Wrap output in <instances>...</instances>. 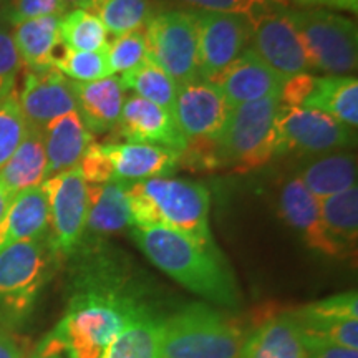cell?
<instances>
[{"mask_svg": "<svg viewBox=\"0 0 358 358\" xmlns=\"http://www.w3.org/2000/svg\"><path fill=\"white\" fill-rule=\"evenodd\" d=\"M75 254L73 292L53 332L69 358H101L122 327L151 303L127 262L103 243L80 245Z\"/></svg>", "mask_w": 358, "mask_h": 358, "instance_id": "1", "label": "cell"}, {"mask_svg": "<svg viewBox=\"0 0 358 358\" xmlns=\"http://www.w3.org/2000/svg\"><path fill=\"white\" fill-rule=\"evenodd\" d=\"M131 237L153 266L192 294L222 307L239 306V287L221 250L158 226L131 227Z\"/></svg>", "mask_w": 358, "mask_h": 358, "instance_id": "2", "label": "cell"}, {"mask_svg": "<svg viewBox=\"0 0 358 358\" xmlns=\"http://www.w3.org/2000/svg\"><path fill=\"white\" fill-rule=\"evenodd\" d=\"M131 226L166 227L191 237L206 249L219 250L209 226L211 194L189 179L151 178L128 185Z\"/></svg>", "mask_w": 358, "mask_h": 358, "instance_id": "3", "label": "cell"}, {"mask_svg": "<svg viewBox=\"0 0 358 358\" xmlns=\"http://www.w3.org/2000/svg\"><path fill=\"white\" fill-rule=\"evenodd\" d=\"M58 261L48 234L0 250V325L17 330L30 320Z\"/></svg>", "mask_w": 358, "mask_h": 358, "instance_id": "4", "label": "cell"}, {"mask_svg": "<svg viewBox=\"0 0 358 358\" xmlns=\"http://www.w3.org/2000/svg\"><path fill=\"white\" fill-rule=\"evenodd\" d=\"M243 330L208 303H191L163 319V358H239Z\"/></svg>", "mask_w": 358, "mask_h": 358, "instance_id": "5", "label": "cell"}, {"mask_svg": "<svg viewBox=\"0 0 358 358\" xmlns=\"http://www.w3.org/2000/svg\"><path fill=\"white\" fill-rule=\"evenodd\" d=\"M279 110L280 98H264L232 106L216 140L222 166L259 168L279 155Z\"/></svg>", "mask_w": 358, "mask_h": 358, "instance_id": "6", "label": "cell"}, {"mask_svg": "<svg viewBox=\"0 0 358 358\" xmlns=\"http://www.w3.org/2000/svg\"><path fill=\"white\" fill-rule=\"evenodd\" d=\"M287 17L312 69L335 77H345L357 70L358 35L352 19L322 8H287Z\"/></svg>", "mask_w": 358, "mask_h": 358, "instance_id": "7", "label": "cell"}, {"mask_svg": "<svg viewBox=\"0 0 358 358\" xmlns=\"http://www.w3.org/2000/svg\"><path fill=\"white\" fill-rule=\"evenodd\" d=\"M148 58L176 85L198 78V30L192 12L166 10L151 17L145 30Z\"/></svg>", "mask_w": 358, "mask_h": 358, "instance_id": "8", "label": "cell"}, {"mask_svg": "<svg viewBox=\"0 0 358 358\" xmlns=\"http://www.w3.org/2000/svg\"><path fill=\"white\" fill-rule=\"evenodd\" d=\"M48 199L50 227L48 241L58 259L71 257L82 244L90 213V189L77 168L58 173L43 181Z\"/></svg>", "mask_w": 358, "mask_h": 358, "instance_id": "9", "label": "cell"}, {"mask_svg": "<svg viewBox=\"0 0 358 358\" xmlns=\"http://www.w3.org/2000/svg\"><path fill=\"white\" fill-rule=\"evenodd\" d=\"M198 30V75L213 82L250 43L252 25L237 13L196 10Z\"/></svg>", "mask_w": 358, "mask_h": 358, "instance_id": "10", "label": "cell"}, {"mask_svg": "<svg viewBox=\"0 0 358 358\" xmlns=\"http://www.w3.org/2000/svg\"><path fill=\"white\" fill-rule=\"evenodd\" d=\"M279 155L299 151L306 155H322L352 146L350 128L332 116L312 108L285 106L280 103L277 116Z\"/></svg>", "mask_w": 358, "mask_h": 358, "instance_id": "11", "label": "cell"}, {"mask_svg": "<svg viewBox=\"0 0 358 358\" xmlns=\"http://www.w3.org/2000/svg\"><path fill=\"white\" fill-rule=\"evenodd\" d=\"M303 343H332L358 350L357 290L332 295L290 312Z\"/></svg>", "mask_w": 358, "mask_h": 358, "instance_id": "12", "label": "cell"}, {"mask_svg": "<svg viewBox=\"0 0 358 358\" xmlns=\"http://www.w3.org/2000/svg\"><path fill=\"white\" fill-rule=\"evenodd\" d=\"M250 45L272 70L287 80L310 73V62L306 55L299 35L287 17V6L274 7L250 22Z\"/></svg>", "mask_w": 358, "mask_h": 358, "instance_id": "13", "label": "cell"}, {"mask_svg": "<svg viewBox=\"0 0 358 358\" xmlns=\"http://www.w3.org/2000/svg\"><path fill=\"white\" fill-rule=\"evenodd\" d=\"M229 110L221 90L209 80L198 77L178 85L173 116L186 143L217 140Z\"/></svg>", "mask_w": 358, "mask_h": 358, "instance_id": "14", "label": "cell"}, {"mask_svg": "<svg viewBox=\"0 0 358 358\" xmlns=\"http://www.w3.org/2000/svg\"><path fill=\"white\" fill-rule=\"evenodd\" d=\"M27 127L43 131L53 120L77 111L71 80L55 69L27 71L22 92L17 93Z\"/></svg>", "mask_w": 358, "mask_h": 358, "instance_id": "15", "label": "cell"}, {"mask_svg": "<svg viewBox=\"0 0 358 358\" xmlns=\"http://www.w3.org/2000/svg\"><path fill=\"white\" fill-rule=\"evenodd\" d=\"M279 211L284 221L301 236L313 252L320 256L342 259L348 256L327 232L320 216L319 199L302 185L301 179L292 178L279 192Z\"/></svg>", "mask_w": 358, "mask_h": 358, "instance_id": "16", "label": "cell"}, {"mask_svg": "<svg viewBox=\"0 0 358 358\" xmlns=\"http://www.w3.org/2000/svg\"><path fill=\"white\" fill-rule=\"evenodd\" d=\"M284 82L285 80L250 48H245L213 80L229 108L264 98H280Z\"/></svg>", "mask_w": 358, "mask_h": 358, "instance_id": "17", "label": "cell"}, {"mask_svg": "<svg viewBox=\"0 0 358 358\" xmlns=\"http://www.w3.org/2000/svg\"><path fill=\"white\" fill-rule=\"evenodd\" d=\"M115 129L127 143L166 146L179 153L186 148V138L179 131L173 115L136 95L124 98Z\"/></svg>", "mask_w": 358, "mask_h": 358, "instance_id": "18", "label": "cell"}, {"mask_svg": "<svg viewBox=\"0 0 358 358\" xmlns=\"http://www.w3.org/2000/svg\"><path fill=\"white\" fill-rule=\"evenodd\" d=\"M103 151L113 168L115 181L138 182L151 178H169L179 166L176 150L146 143H106Z\"/></svg>", "mask_w": 358, "mask_h": 358, "instance_id": "19", "label": "cell"}, {"mask_svg": "<svg viewBox=\"0 0 358 358\" xmlns=\"http://www.w3.org/2000/svg\"><path fill=\"white\" fill-rule=\"evenodd\" d=\"M88 189L92 203L80 245L101 244L106 237L131 226L127 182L110 181L106 185H88Z\"/></svg>", "mask_w": 358, "mask_h": 358, "instance_id": "20", "label": "cell"}, {"mask_svg": "<svg viewBox=\"0 0 358 358\" xmlns=\"http://www.w3.org/2000/svg\"><path fill=\"white\" fill-rule=\"evenodd\" d=\"M77 113L92 134H101L116 128L124 103V90L120 77L95 80V82H71Z\"/></svg>", "mask_w": 358, "mask_h": 358, "instance_id": "21", "label": "cell"}, {"mask_svg": "<svg viewBox=\"0 0 358 358\" xmlns=\"http://www.w3.org/2000/svg\"><path fill=\"white\" fill-rule=\"evenodd\" d=\"M50 209L42 186L22 191L8 204L0 221V250L24 241L40 239L48 234Z\"/></svg>", "mask_w": 358, "mask_h": 358, "instance_id": "22", "label": "cell"}, {"mask_svg": "<svg viewBox=\"0 0 358 358\" xmlns=\"http://www.w3.org/2000/svg\"><path fill=\"white\" fill-rule=\"evenodd\" d=\"M239 358H307V348L290 312L274 313L243 340Z\"/></svg>", "mask_w": 358, "mask_h": 358, "instance_id": "23", "label": "cell"}, {"mask_svg": "<svg viewBox=\"0 0 358 358\" xmlns=\"http://www.w3.org/2000/svg\"><path fill=\"white\" fill-rule=\"evenodd\" d=\"M92 143L93 134L85 127L77 111H71L48 123L43 129L48 178L77 168Z\"/></svg>", "mask_w": 358, "mask_h": 358, "instance_id": "24", "label": "cell"}, {"mask_svg": "<svg viewBox=\"0 0 358 358\" xmlns=\"http://www.w3.org/2000/svg\"><path fill=\"white\" fill-rule=\"evenodd\" d=\"M60 19L62 15H45L13 27L12 40L27 71L53 69V60L62 45Z\"/></svg>", "mask_w": 358, "mask_h": 358, "instance_id": "25", "label": "cell"}, {"mask_svg": "<svg viewBox=\"0 0 358 358\" xmlns=\"http://www.w3.org/2000/svg\"><path fill=\"white\" fill-rule=\"evenodd\" d=\"M48 178L43 131L27 127L24 140L0 169V186L10 196L43 185Z\"/></svg>", "mask_w": 358, "mask_h": 358, "instance_id": "26", "label": "cell"}, {"mask_svg": "<svg viewBox=\"0 0 358 358\" xmlns=\"http://www.w3.org/2000/svg\"><path fill=\"white\" fill-rule=\"evenodd\" d=\"M301 108H312L332 116L347 128L358 127V80L345 77H315Z\"/></svg>", "mask_w": 358, "mask_h": 358, "instance_id": "27", "label": "cell"}, {"mask_svg": "<svg viewBox=\"0 0 358 358\" xmlns=\"http://www.w3.org/2000/svg\"><path fill=\"white\" fill-rule=\"evenodd\" d=\"M163 319L148 307L122 327L101 358H163Z\"/></svg>", "mask_w": 358, "mask_h": 358, "instance_id": "28", "label": "cell"}, {"mask_svg": "<svg viewBox=\"0 0 358 358\" xmlns=\"http://www.w3.org/2000/svg\"><path fill=\"white\" fill-rule=\"evenodd\" d=\"M299 179L317 199H325L357 186V158L348 151H332L312 159Z\"/></svg>", "mask_w": 358, "mask_h": 358, "instance_id": "29", "label": "cell"}, {"mask_svg": "<svg viewBox=\"0 0 358 358\" xmlns=\"http://www.w3.org/2000/svg\"><path fill=\"white\" fill-rule=\"evenodd\" d=\"M320 216L330 237L340 248L350 254L357 248L358 239V189L357 186L338 194L319 199Z\"/></svg>", "mask_w": 358, "mask_h": 358, "instance_id": "30", "label": "cell"}, {"mask_svg": "<svg viewBox=\"0 0 358 358\" xmlns=\"http://www.w3.org/2000/svg\"><path fill=\"white\" fill-rule=\"evenodd\" d=\"M78 8L96 15L115 37L140 30L151 19L148 0H82Z\"/></svg>", "mask_w": 358, "mask_h": 358, "instance_id": "31", "label": "cell"}, {"mask_svg": "<svg viewBox=\"0 0 358 358\" xmlns=\"http://www.w3.org/2000/svg\"><path fill=\"white\" fill-rule=\"evenodd\" d=\"M120 80H122L124 90H131L133 95L155 103L173 115L178 85L166 71L155 62H151L150 58L134 70L123 73Z\"/></svg>", "mask_w": 358, "mask_h": 358, "instance_id": "32", "label": "cell"}, {"mask_svg": "<svg viewBox=\"0 0 358 358\" xmlns=\"http://www.w3.org/2000/svg\"><path fill=\"white\" fill-rule=\"evenodd\" d=\"M108 35L100 19L83 8H73L60 19V42L70 50H105L110 43Z\"/></svg>", "mask_w": 358, "mask_h": 358, "instance_id": "33", "label": "cell"}, {"mask_svg": "<svg viewBox=\"0 0 358 358\" xmlns=\"http://www.w3.org/2000/svg\"><path fill=\"white\" fill-rule=\"evenodd\" d=\"M106 50V48H105ZM77 52L60 45L55 60H53V69L60 71L64 77L71 82H95L106 77H111V70L106 60V52Z\"/></svg>", "mask_w": 358, "mask_h": 358, "instance_id": "34", "label": "cell"}, {"mask_svg": "<svg viewBox=\"0 0 358 358\" xmlns=\"http://www.w3.org/2000/svg\"><path fill=\"white\" fill-rule=\"evenodd\" d=\"M106 60L111 73H127L145 64L148 60V47L145 38V30H134V32L115 37L113 42L106 47Z\"/></svg>", "mask_w": 358, "mask_h": 358, "instance_id": "35", "label": "cell"}, {"mask_svg": "<svg viewBox=\"0 0 358 358\" xmlns=\"http://www.w3.org/2000/svg\"><path fill=\"white\" fill-rule=\"evenodd\" d=\"M27 123L22 115L19 96L13 92L0 103V169L12 158L15 150L24 140Z\"/></svg>", "mask_w": 358, "mask_h": 358, "instance_id": "36", "label": "cell"}, {"mask_svg": "<svg viewBox=\"0 0 358 358\" xmlns=\"http://www.w3.org/2000/svg\"><path fill=\"white\" fill-rule=\"evenodd\" d=\"M187 7H194L201 12L237 13L248 17L249 22L257 19L264 12L274 7L287 6L285 0H178Z\"/></svg>", "mask_w": 358, "mask_h": 358, "instance_id": "37", "label": "cell"}, {"mask_svg": "<svg viewBox=\"0 0 358 358\" xmlns=\"http://www.w3.org/2000/svg\"><path fill=\"white\" fill-rule=\"evenodd\" d=\"M65 10V0H7L3 22L15 27L37 17L64 15Z\"/></svg>", "mask_w": 358, "mask_h": 358, "instance_id": "38", "label": "cell"}, {"mask_svg": "<svg viewBox=\"0 0 358 358\" xmlns=\"http://www.w3.org/2000/svg\"><path fill=\"white\" fill-rule=\"evenodd\" d=\"M22 66L12 35L0 27V103L15 92L17 75Z\"/></svg>", "mask_w": 358, "mask_h": 358, "instance_id": "39", "label": "cell"}, {"mask_svg": "<svg viewBox=\"0 0 358 358\" xmlns=\"http://www.w3.org/2000/svg\"><path fill=\"white\" fill-rule=\"evenodd\" d=\"M77 169L87 185H106V182L115 181L108 156L103 151V145H98L95 141L87 148Z\"/></svg>", "mask_w": 358, "mask_h": 358, "instance_id": "40", "label": "cell"}, {"mask_svg": "<svg viewBox=\"0 0 358 358\" xmlns=\"http://www.w3.org/2000/svg\"><path fill=\"white\" fill-rule=\"evenodd\" d=\"M307 358H358V350L332 343H306Z\"/></svg>", "mask_w": 358, "mask_h": 358, "instance_id": "41", "label": "cell"}, {"mask_svg": "<svg viewBox=\"0 0 358 358\" xmlns=\"http://www.w3.org/2000/svg\"><path fill=\"white\" fill-rule=\"evenodd\" d=\"M29 358H69L64 350V345L55 335L53 330H50L45 337L40 340Z\"/></svg>", "mask_w": 358, "mask_h": 358, "instance_id": "42", "label": "cell"}, {"mask_svg": "<svg viewBox=\"0 0 358 358\" xmlns=\"http://www.w3.org/2000/svg\"><path fill=\"white\" fill-rule=\"evenodd\" d=\"M0 358H27L19 340L3 325H0Z\"/></svg>", "mask_w": 358, "mask_h": 358, "instance_id": "43", "label": "cell"}, {"mask_svg": "<svg viewBox=\"0 0 358 358\" xmlns=\"http://www.w3.org/2000/svg\"><path fill=\"white\" fill-rule=\"evenodd\" d=\"M302 6H320V7H332L340 8L347 12H358V0H297Z\"/></svg>", "mask_w": 358, "mask_h": 358, "instance_id": "44", "label": "cell"}, {"mask_svg": "<svg viewBox=\"0 0 358 358\" xmlns=\"http://www.w3.org/2000/svg\"><path fill=\"white\" fill-rule=\"evenodd\" d=\"M12 198H13V196L8 194V192L3 189L2 186H0V221H2V217L6 216L7 208H8V204H10Z\"/></svg>", "mask_w": 358, "mask_h": 358, "instance_id": "45", "label": "cell"}, {"mask_svg": "<svg viewBox=\"0 0 358 358\" xmlns=\"http://www.w3.org/2000/svg\"><path fill=\"white\" fill-rule=\"evenodd\" d=\"M7 0H0V22H3V10H6Z\"/></svg>", "mask_w": 358, "mask_h": 358, "instance_id": "46", "label": "cell"}, {"mask_svg": "<svg viewBox=\"0 0 358 358\" xmlns=\"http://www.w3.org/2000/svg\"><path fill=\"white\" fill-rule=\"evenodd\" d=\"M80 2H82V0H65V6L69 7V6H75V7H78L80 6Z\"/></svg>", "mask_w": 358, "mask_h": 358, "instance_id": "47", "label": "cell"}]
</instances>
